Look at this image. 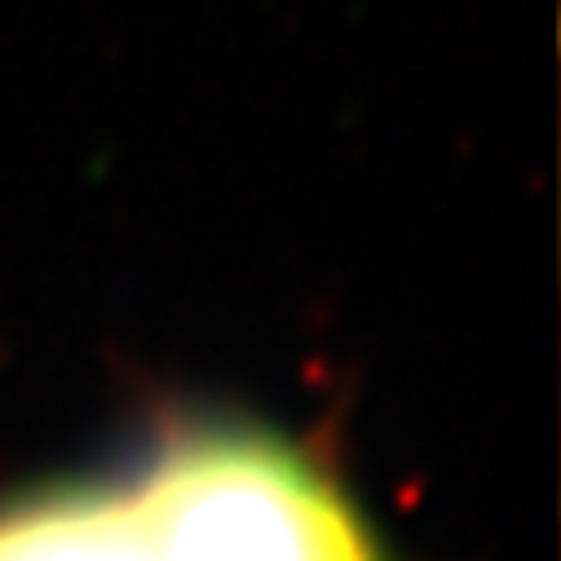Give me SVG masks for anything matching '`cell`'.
<instances>
[{"instance_id":"obj_2","label":"cell","mask_w":561,"mask_h":561,"mask_svg":"<svg viewBox=\"0 0 561 561\" xmlns=\"http://www.w3.org/2000/svg\"><path fill=\"white\" fill-rule=\"evenodd\" d=\"M0 561H156L128 486L49 482L0 500Z\"/></svg>"},{"instance_id":"obj_1","label":"cell","mask_w":561,"mask_h":561,"mask_svg":"<svg viewBox=\"0 0 561 561\" xmlns=\"http://www.w3.org/2000/svg\"><path fill=\"white\" fill-rule=\"evenodd\" d=\"M128 491L156 561H389L354 495L248 420L178 425Z\"/></svg>"}]
</instances>
